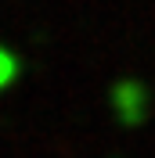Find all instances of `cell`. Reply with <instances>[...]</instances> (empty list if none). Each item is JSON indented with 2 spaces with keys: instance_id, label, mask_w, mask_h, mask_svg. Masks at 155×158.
Instances as JSON below:
<instances>
[{
  "instance_id": "1",
  "label": "cell",
  "mask_w": 155,
  "mask_h": 158,
  "mask_svg": "<svg viewBox=\"0 0 155 158\" xmlns=\"http://www.w3.org/2000/svg\"><path fill=\"white\" fill-rule=\"evenodd\" d=\"M7 76H11V65H7V58H4V54H0V86L7 83Z\"/></svg>"
}]
</instances>
